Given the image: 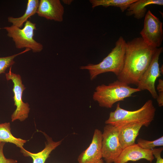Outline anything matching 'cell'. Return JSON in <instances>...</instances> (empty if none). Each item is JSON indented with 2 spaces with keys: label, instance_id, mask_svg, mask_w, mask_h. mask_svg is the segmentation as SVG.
<instances>
[{
  "label": "cell",
  "instance_id": "6da1fadb",
  "mask_svg": "<svg viewBox=\"0 0 163 163\" xmlns=\"http://www.w3.org/2000/svg\"><path fill=\"white\" fill-rule=\"evenodd\" d=\"M157 49L148 45L141 37L126 42L124 65L117 80L129 85H137Z\"/></svg>",
  "mask_w": 163,
  "mask_h": 163
},
{
  "label": "cell",
  "instance_id": "7a4b0ae2",
  "mask_svg": "<svg viewBox=\"0 0 163 163\" xmlns=\"http://www.w3.org/2000/svg\"><path fill=\"white\" fill-rule=\"evenodd\" d=\"M156 111L153 101H147L140 108L133 111L122 108L119 103L117 104L116 109L111 112L109 116L105 122L106 124L116 127L135 123H142L148 127L154 120Z\"/></svg>",
  "mask_w": 163,
  "mask_h": 163
},
{
  "label": "cell",
  "instance_id": "3957f363",
  "mask_svg": "<svg viewBox=\"0 0 163 163\" xmlns=\"http://www.w3.org/2000/svg\"><path fill=\"white\" fill-rule=\"evenodd\" d=\"M125 41L120 36L115 43V47L102 61L97 64H89L80 67L81 69L88 70L91 80L100 74L112 72L117 76L123 69L125 59Z\"/></svg>",
  "mask_w": 163,
  "mask_h": 163
},
{
  "label": "cell",
  "instance_id": "277c9868",
  "mask_svg": "<svg viewBox=\"0 0 163 163\" xmlns=\"http://www.w3.org/2000/svg\"><path fill=\"white\" fill-rule=\"evenodd\" d=\"M140 91L138 88L117 80L107 85L97 86L93 95V99L100 106L111 108L116 103L123 101L135 93Z\"/></svg>",
  "mask_w": 163,
  "mask_h": 163
},
{
  "label": "cell",
  "instance_id": "5b68a950",
  "mask_svg": "<svg viewBox=\"0 0 163 163\" xmlns=\"http://www.w3.org/2000/svg\"><path fill=\"white\" fill-rule=\"evenodd\" d=\"M3 28L7 31V36L12 38L17 48L29 49L35 53L43 50V45L34 38V31L36 30L35 23L27 20L22 28L12 25Z\"/></svg>",
  "mask_w": 163,
  "mask_h": 163
},
{
  "label": "cell",
  "instance_id": "8992f818",
  "mask_svg": "<svg viewBox=\"0 0 163 163\" xmlns=\"http://www.w3.org/2000/svg\"><path fill=\"white\" fill-rule=\"evenodd\" d=\"M11 67H10L9 72L5 74L7 80H11L13 84V98L16 108L11 115V120L12 122L18 120L23 121L28 118L30 108L28 103L24 102L22 99L23 92L26 88L22 83L21 76L12 72Z\"/></svg>",
  "mask_w": 163,
  "mask_h": 163
},
{
  "label": "cell",
  "instance_id": "52a82bcc",
  "mask_svg": "<svg viewBox=\"0 0 163 163\" xmlns=\"http://www.w3.org/2000/svg\"><path fill=\"white\" fill-rule=\"evenodd\" d=\"M118 128L107 124L102 133L101 151L105 163H113L119 156L123 149L119 141Z\"/></svg>",
  "mask_w": 163,
  "mask_h": 163
},
{
  "label": "cell",
  "instance_id": "ba28073f",
  "mask_svg": "<svg viewBox=\"0 0 163 163\" xmlns=\"http://www.w3.org/2000/svg\"><path fill=\"white\" fill-rule=\"evenodd\" d=\"M163 23L149 10L145 16L143 27L140 32L141 37L148 45L158 48L163 39Z\"/></svg>",
  "mask_w": 163,
  "mask_h": 163
},
{
  "label": "cell",
  "instance_id": "9c48e42d",
  "mask_svg": "<svg viewBox=\"0 0 163 163\" xmlns=\"http://www.w3.org/2000/svg\"><path fill=\"white\" fill-rule=\"evenodd\" d=\"M163 51V47L157 48L148 67L139 80L137 86L140 91H148L154 99H156L158 94L155 87L157 79L161 76L159 60Z\"/></svg>",
  "mask_w": 163,
  "mask_h": 163
},
{
  "label": "cell",
  "instance_id": "30bf717a",
  "mask_svg": "<svg viewBox=\"0 0 163 163\" xmlns=\"http://www.w3.org/2000/svg\"><path fill=\"white\" fill-rule=\"evenodd\" d=\"M64 11L59 0H40L37 13L47 20L61 22L63 21Z\"/></svg>",
  "mask_w": 163,
  "mask_h": 163
},
{
  "label": "cell",
  "instance_id": "8fae6325",
  "mask_svg": "<svg viewBox=\"0 0 163 163\" xmlns=\"http://www.w3.org/2000/svg\"><path fill=\"white\" fill-rule=\"evenodd\" d=\"M102 133L98 129L94 130L89 146L78 157V163H96L102 159Z\"/></svg>",
  "mask_w": 163,
  "mask_h": 163
},
{
  "label": "cell",
  "instance_id": "7c38bea8",
  "mask_svg": "<svg viewBox=\"0 0 163 163\" xmlns=\"http://www.w3.org/2000/svg\"><path fill=\"white\" fill-rule=\"evenodd\" d=\"M154 158L152 150L143 149L135 143L123 149L114 163H126L129 161H136L142 159L152 162Z\"/></svg>",
  "mask_w": 163,
  "mask_h": 163
},
{
  "label": "cell",
  "instance_id": "4fadbf2b",
  "mask_svg": "<svg viewBox=\"0 0 163 163\" xmlns=\"http://www.w3.org/2000/svg\"><path fill=\"white\" fill-rule=\"evenodd\" d=\"M143 126L142 123H135L117 127L118 128L119 141L123 149L135 144L136 138Z\"/></svg>",
  "mask_w": 163,
  "mask_h": 163
},
{
  "label": "cell",
  "instance_id": "5bb4252c",
  "mask_svg": "<svg viewBox=\"0 0 163 163\" xmlns=\"http://www.w3.org/2000/svg\"><path fill=\"white\" fill-rule=\"evenodd\" d=\"M47 139L44 148L37 153H31L25 149L24 148L21 149V152L25 157H30L33 160V163H45L49 157V155L53 150L61 143L62 140L58 142L53 141L51 138L45 133H43Z\"/></svg>",
  "mask_w": 163,
  "mask_h": 163
},
{
  "label": "cell",
  "instance_id": "9a60e30c",
  "mask_svg": "<svg viewBox=\"0 0 163 163\" xmlns=\"http://www.w3.org/2000/svg\"><path fill=\"white\" fill-rule=\"evenodd\" d=\"M155 5L162 6L163 0H136L131 4L126 10V15L129 16L134 15L137 19L145 17L146 14V7L149 5Z\"/></svg>",
  "mask_w": 163,
  "mask_h": 163
},
{
  "label": "cell",
  "instance_id": "2e32d148",
  "mask_svg": "<svg viewBox=\"0 0 163 163\" xmlns=\"http://www.w3.org/2000/svg\"><path fill=\"white\" fill-rule=\"evenodd\" d=\"M39 1L38 0H28L27 1L26 10L24 14L18 18L9 17L8 21L11 23L12 25L21 28L24 23L31 16L37 13Z\"/></svg>",
  "mask_w": 163,
  "mask_h": 163
},
{
  "label": "cell",
  "instance_id": "e0dca14e",
  "mask_svg": "<svg viewBox=\"0 0 163 163\" xmlns=\"http://www.w3.org/2000/svg\"><path fill=\"white\" fill-rule=\"evenodd\" d=\"M11 130L10 123H0V142L12 143L20 149L23 148L27 140L14 137Z\"/></svg>",
  "mask_w": 163,
  "mask_h": 163
},
{
  "label": "cell",
  "instance_id": "ac0fdd59",
  "mask_svg": "<svg viewBox=\"0 0 163 163\" xmlns=\"http://www.w3.org/2000/svg\"><path fill=\"white\" fill-rule=\"evenodd\" d=\"M136 0H90L92 8L98 6L105 7L113 6L119 8L122 12L126 10L130 5Z\"/></svg>",
  "mask_w": 163,
  "mask_h": 163
},
{
  "label": "cell",
  "instance_id": "d6986e66",
  "mask_svg": "<svg viewBox=\"0 0 163 163\" xmlns=\"http://www.w3.org/2000/svg\"><path fill=\"white\" fill-rule=\"evenodd\" d=\"M30 50L26 48L23 51L17 54L6 57H0V75L5 73V71L7 68L10 67L15 63L14 58L17 56L23 54Z\"/></svg>",
  "mask_w": 163,
  "mask_h": 163
},
{
  "label": "cell",
  "instance_id": "ffe728a7",
  "mask_svg": "<svg viewBox=\"0 0 163 163\" xmlns=\"http://www.w3.org/2000/svg\"><path fill=\"white\" fill-rule=\"evenodd\" d=\"M138 145L142 148L148 150H152L156 146H163V136L152 141H148L142 138L137 140Z\"/></svg>",
  "mask_w": 163,
  "mask_h": 163
},
{
  "label": "cell",
  "instance_id": "44dd1931",
  "mask_svg": "<svg viewBox=\"0 0 163 163\" xmlns=\"http://www.w3.org/2000/svg\"><path fill=\"white\" fill-rule=\"evenodd\" d=\"M5 143L0 142V163H17V161L12 159L7 158L5 157L3 151Z\"/></svg>",
  "mask_w": 163,
  "mask_h": 163
},
{
  "label": "cell",
  "instance_id": "7402d4cb",
  "mask_svg": "<svg viewBox=\"0 0 163 163\" xmlns=\"http://www.w3.org/2000/svg\"><path fill=\"white\" fill-rule=\"evenodd\" d=\"M163 150L162 147L158 149H154L152 150V154L154 157L156 158L155 163H163V159L161 156Z\"/></svg>",
  "mask_w": 163,
  "mask_h": 163
},
{
  "label": "cell",
  "instance_id": "603a6c76",
  "mask_svg": "<svg viewBox=\"0 0 163 163\" xmlns=\"http://www.w3.org/2000/svg\"><path fill=\"white\" fill-rule=\"evenodd\" d=\"M65 4L69 5L71 4L73 1L72 0H63L62 1Z\"/></svg>",
  "mask_w": 163,
  "mask_h": 163
},
{
  "label": "cell",
  "instance_id": "cb8c5ba5",
  "mask_svg": "<svg viewBox=\"0 0 163 163\" xmlns=\"http://www.w3.org/2000/svg\"><path fill=\"white\" fill-rule=\"evenodd\" d=\"M96 163H104V160L102 159H101L99 161Z\"/></svg>",
  "mask_w": 163,
  "mask_h": 163
},
{
  "label": "cell",
  "instance_id": "d4e9b609",
  "mask_svg": "<svg viewBox=\"0 0 163 163\" xmlns=\"http://www.w3.org/2000/svg\"><path fill=\"white\" fill-rule=\"evenodd\" d=\"M160 71L161 73L163 74V66L160 67Z\"/></svg>",
  "mask_w": 163,
  "mask_h": 163
},
{
  "label": "cell",
  "instance_id": "484cf974",
  "mask_svg": "<svg viewBox=\"0 0 163 163\" xmlns=\"http://www.w3.org/2000/svg\"><path fill=\"white\" fill-rule=\"evenodd\" d=\"M150 163H152V162H150Z\"/></svg>",
  "mask_w": 163,
  "mask_h": 163
},
{
  "label": "cell",
  "instance_id": "4316f807",
  "mask_svg": "<svg viewBox=\"0 0 163 163\" xmlns=\"http://www.w3.org/2000/svg\"><path fill=\"white\" fill-rule=\"evenodd\" d=\"M1 29V28L0 27V29Z\"/></svg>",
  "mask_w": 163,
  "mask_h": 163
}]
</instances>
